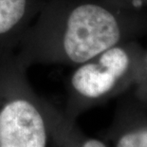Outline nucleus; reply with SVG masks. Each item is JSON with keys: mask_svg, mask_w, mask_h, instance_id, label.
<instances>
[{"mask_svg": "<svg viewBox=\"0 0 147 147\" xmlns=\"http://www.w3.org/2000/svg\"><path fill=\"white\" fill-rule=\"evenodd\" d=\"M144 48L137 41L121 43L75 65L67 84L63 109L70 120L125 94L135 84Z\"/></svg>", "mask_w": 147, "mask_h": 147, "instance_id": "obj_2", "label": "nucleus"}, {"mask_svg": "<svg viewBox=\"0 0 147 147\" xmlns=\"http://www.w3.org/2000/svg\"><path fill=\"white\" fill-rule=\"evenodd\" d=\"M16 53L0 61V147H47L48 121L42 97L28 80Z\"/></svg>", "mask_w": 147, "mask_h": 147, "instance_id": "obj_3", "label": "nucleus"}, {"mask_svg": "<svg viewBox=\"0 0 147 147\" xmlns=\"http://www.w3.org/2000/svg\"><path fill=\"white\" fill-rule=\"evenodd\" d=\"M146 33V11L125 9L107 0H44L15 53L27 68L75 67Z\"/></svg>", "mask_w": 147, "mask_h": 147, "instance_id": "obj_1", "label": "nucleus"}, {"mask_svg": "<svg viewBox=\"0 0 147 147\" xmlns=\"http://www.w3.org/2000/svg\"><path fill=\"white\" fill-rule=\"evenodd\" d=\"M131 92L140 102L147 105V49H144L139 75Z\"/></svg>", "mask_w": 147, "mask_h": 147, "instance_id": "obj_7", "label": "nucleus"}, {"mask_svg": "<svg viewBox=\"0 0 147 147\" xmlns=\"http://www.w3.org/2000/svg\"><path fill=\"white\" fill-rule=\"evenodd\" d=\"M42 105L48 121L49 143L51 147H109L102 139L84 134L76 121L68 119L59 109L42 97Z\"/></svg>", "mask_w": 147, "mask_h": 147, "instance_id": "obj_6", "label": "nucleus"}, {"mask_svg": "<svg viewBox=\"0 0 147 147\" xmlns=\"http://www.w3.org/2000/svg\"><path fill=\"white\" fill-rule=\"evenodd\" d=\"M107 1L125 9L147 11V0H107Z\"/></svg>", "mask_w": 147, "mask_h": 147, "instance_id": "obj_8", "label": "nucleus"}, {"mask_svg": "<svg viewBox=\"0 0 147 147\" xmlns=\"http://www.w3.org/2000/svg\"><path fill=\"white\" fill-rule=\"evenodd\" d=\"M123 95L102 139L109 147H147V105L131 91Z\"/></svg>", "mask_w": 147, "mask_h": 147, "instance_id": "obj_4", "label": "nucleus"}, {"mask_svg": "<svg viewBox=\"0 0 147 147\" xmlns=\"http://www.w3.org/2000/svg\"><path fill=\"white\" fill-rule=\"evenodd\" d=\"M44 0H0V61L16 52Z\"/></svg>", "mask_w": 147, "mask_h": 147, "instance_id": "obj_5", "label": "nucleus"}]
</instances>
